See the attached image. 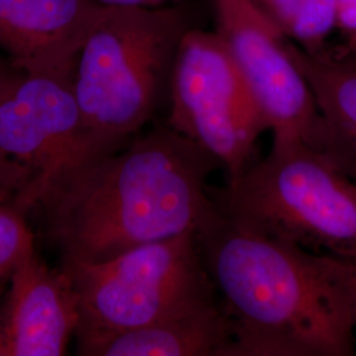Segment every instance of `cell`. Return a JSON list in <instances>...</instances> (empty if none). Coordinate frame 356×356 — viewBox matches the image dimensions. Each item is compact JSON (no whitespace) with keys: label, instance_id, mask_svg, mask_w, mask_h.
I'll use <instances>...</instances> for the list:
<instances>
[{"label":"cell","instance_id":"cell-1","mask_svg":"<svg viewBox=\"0 0 356 356\" xmlns=\"http://www.w3.org/2000/svg\"><path fill=\"white\" fill-rule=\"evenodd\" d=\"M210 152L166 126L78 172L42 206L65 261L101 263L200 229L214 214Z\"/></svg>","mask_w":356,"mask_h":356},{"label":"cell","instance_id":"cell-2","mask_svg":"<svg viewBox=\"0 0 356 356\" xmlns=\"http://www.w3.org/2000/svg\"><path fill=\"white\" fill-rule=\"evenodd\" d=\"M197 238L231 322L232 356L355 354V325L317 254L239 229L218 209Z\"/></svg>","mask_w":356,"mask_h":356},{"label":"cell","instance_id":"cell-3","mask_svg":"<svg viewBox=\"0 0 356 356\" xmlns=\"http://www.w3.org/2000/svg\"><path fill=\"white\" fill-rule=\"evenodd\" d=\"M189 29L176 7H103L78 54L73 90L85 126L106 154L127 145L169 97Z\"/></svg>","mask_w":356,"mask_h":356},{"label":"cell","instance_id":"cell-4","mask_svg":"<svg viewBox=\"0 0 356 356\" xmlns=\"http://www.w3.org/2000/svg\"><path fill=\"white\" fill-rule=\"evenodd\" d=\"M209 194L239 229L356 263V184L304 141L273 140L266 159Z\"/></svg>","mask_w":356,"mask_h":356},{"label":"cell","instance_id":"cell-5","mask_svg":"<svg viewBox=\"0 0 356 356\" xmlns=\"http://www.w3.org/2000/svg\"><path fill=\"white\" fill-rule=\"evenodd\" d=\"M76 291V337L138 329L219 301L197 231L101 263L65 261Z\"/></svg>","mask_w":356,"mask_h":356},{"label":"cell","instance_id":"cell-6","mask_svg":"<svg viewBox=\"0 0 356 356\" xmlns=\"http://www.w3.org/2000/svg\"><path fill=\"white\" fill-rule=\"evenodd\" d=\"M107 156L91 138L73 76H13L0 97V189L26 216Z\"/></svg>","mask_w":356,"mask_h":356},{"label":"cell","instance_id":"cell-7","mask_svg":"<svg viewBox=\"0 0 356 356\" xmlns=\"http://www.w3.org/2000/svg\"><path fill=\"white\" fill-rule=\"evenodd\" d=\"M169 103L166 124L216 157L227 179L254 165L256 143L268 128L216 31L185 33L172 72Z\"/></svg>","mask_w":356,"mask_h":356},{"label":"cell","instance_id":"cell-8","mask_svg":"<svg viewBox=\"0 0 356 356\" xmlns=\"http://www.w3.org/2000/svg\"><path fill=\"white\" fill-rule=\"evenodd\" d=\"M216 32L229 47L273 140L304 141L321 151L323 119L286 38L254 0H214Z\"/></svg>","mask_w":356,"mask_h":356},{"label":"cell","instance_id":"cell-9","mask_svg":"<svg viewBox=\"0 0 356 356\" xmlns=\"http://www.w3.org/2000/svg\"><path fill=\"white\" fill-rule=\"evenodd\" d=\"M73 284L63 268L51 269L35 250L10 277L0 309V356H61L79 326Z\"/></svg>","mask_w":356,"mask_h":356},{"label":"cell","instance_id":"cell-10","mask_svg":"<svg viewBox=\"0 0 356 356\" xmlns=\"http://www.w3.org/2000/svg\"><path fill=\"white\" fill-rule=\"evenodd\" d=\"M103 7L95 0H0V47L20 72L73 76Z\"/></svg>","mask_w":356,"mask_h":356},{"label":"cell","instance_id":"cell-11","mask_svg":"<svg viewBox=\"0 0 356 356\" xmlns=\"http://www.w3.org/2000/svg\"><path fill=\"white\" fill-rule=\"evenodd\" d=\"M232 327L220 300L138 329L76 337L79 355L232 356Z\"/></svg>","mask_w":356,"mask_h":356},{"label":"cell","instance_id":"cell-12","mask_svg":"<svg viewBox=\"0 0 356 356\" xmlns=\"http://www.w3.org/2000/svg\"><path fill=\"white\" fill-rule=\"evenodd\" d=\"M286 49L314 94L323 119L319 152L356 184V58L331 48L309 53L286 40Z\"/></svg>","mask_w":356,"mask_h":356},{"label":"cell","instance_id":"cell-13","mask_svg":"<svg viewBox=\"0 0 356 356\" xmlns=\"http://www.w3.org/2000/svg\"><path fill=\"white\" fill-rule=\"evenodd\" d=\"M281 35L309 53L326 51L337 29V0H254Z\"/></svg>","mask_w":356,"mask_h":356},{"label":"cell","instance_id":"cell-14","mask_svg":"<svg viewBox=\"0 0 356 356\" xmlns=\"http://www.w3.org/2000/svg\"><path fill=\"white\" fill-rule=\"evenodd\" d=\"M33 251V235L24 216L7 202H0V293L20 260Z\"/></svg>","mask_w":356,"mask_h":356},{"label":"cell","instance_id":"cell-15","mask_svg":"<svg viewBox=\"0 0 356 356\" xmlns=\"http://www.w3.org/2000/svg\"><path fill=\"white\" fill-rule=\"evenodd\" d=\"M317 260L319 267L343 298L356 327V263L330 254H317Z\"/></svg>","mask_w":356,"mask_h":356},{"label":"cell","instance_id":"cell-16","mask_svg":"<svg viewBox=\"0 0 356 356\" xmlns=\"http://www.w3.org/2000/svg\"><path fill=\"white\" fill-rule=\"evenodd\" d=\"M337 31L342 42L331 51L356 58V0H337Z\"/></svg>","mask_w":356,"mask_h":356},{"label":"cell","instance_id":"cell-17","mask_svg":"<svg viewBox=\"0 0 356 356\" xmlns=\"http://www.w3.org/2000/svg\"><path fill=\"white\" fill-rule=\"evenodd\" d=\"M107 7H159L170 0H95Z\"/></svg>","mask_w":356,"mask_h":356},{"label":"cell","instance_id":"cell-18","mask_svg":"<svg viewBox=\"0 0 356 356\" xmlns=\"http://www.w3.org/2000/svg\"><path fill=\"white\" fill-rule=\"evenodd\" d=\"M13 76V74H8V73L0 66V97H1L3 91L7 88V85H8V82L11 81Z\"/></svg>","mask_w":356,"mask_h":356},{"label":"cell","instance_id":"cell-19","mask_svg":"<svg viewBox=\"0 0 356 356\" xmlns=\"http://www.w3.org/2000/svg\"><path fill=\"white\" fill-rule=\"evenodd\" d=\"M0 202H7L8 204V198H7V194L4 191L0 189Z\"/></svg>","mask_w":356,"mask_h":356},{"label":"cell","instance_id":"cell-20","mask_svg":"<svg viewBox=\"0 0 356 356\" xmlns=\"http://www.w3.org/2000/svg\"><path fill=\"white\" fill-rule=\"evenodd\" d=\"M0 296H1V293H0Z\"/></svg>","mask_w":356,"mask_h":356}]
</instances>
